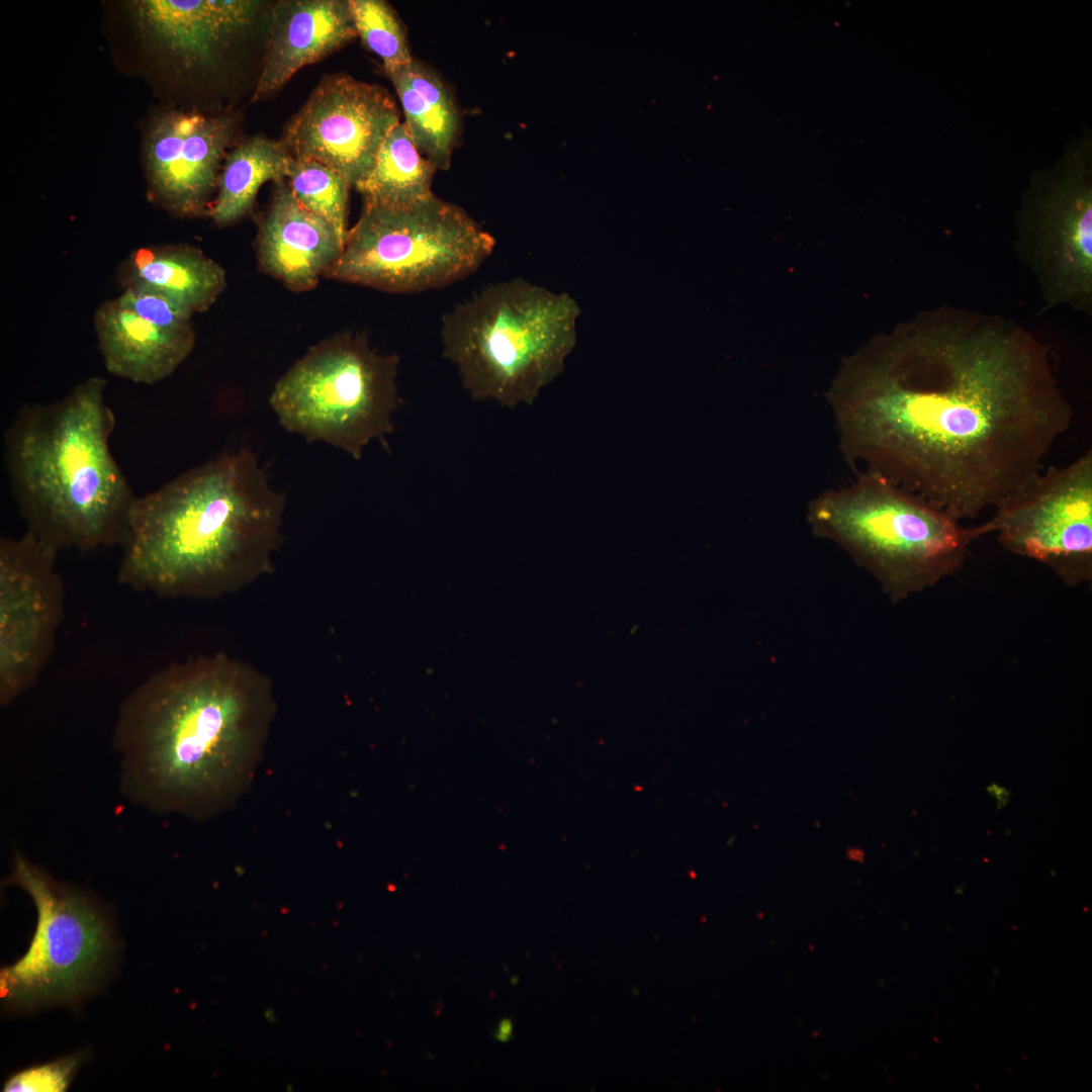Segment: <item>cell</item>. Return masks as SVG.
<instances>
[{"instance_id":"1","label":"cell","mask_w":1092,"mask_h":1092,"mask_svg":"<svg viewBox=\"0 0 1092 1092\" xmlns=\"http://www.w3.org/2000/svg\"><path fill=\"white\" fill-rule=\"evenodd\" d=\"M838 446L959 521L1043 467L1073 408L1050 347L998 315L940 306L843 358L827 393Z\"/></svg>"},{"instance_id":"2","label":"cell","mask_w":1092,"mask_h":1092,"mask_svg":"<svg viewBox=\"0 0 1092 1092\" xmlns=\"http://www.w3.org/2000/svg\"><path fill=\"white\" fill-rule=\"evenodd\" d=\"M264 677L224 654L166 666L122 703L121 788L157 813L207 815L247 777L271 715Z\"/></svg>"},{"instance_id":"3","label":"cell","mask_w":1092,"mask_h":1092,"mask_svg":"<svg viewBox=\"0 0 1092 1092\" xmlns=\"http://www.w3.org/2000/svg\"><path fill=\"white\" fill-rule=\"evenodd\" d=\"M284 508L253 452L222 453L136 495L117 582L166 598L237 590L271 569Z\"/></svg>"},{"instance_id":"4","label":"cell","mask_w":1092,"mask_h":1092,"mask_svg":"<svg viewBox=\"0 0 1092 1092\" xmlns=\"http://www.w3.org/2000/svg\"><path fill=\"white\" fill-rule=\"evenodd\" d=\"M93 376L52 403L23 405L4 433V464L26 530L60 551L120 545L136 497L110 449L116 418Z\"/></svg>"},{"instance_id":"5","label":"cell","mask_w":1092,"mask_h":1092,"mask_svg":"<svg viewBox=\"0 0 1092 1092\" xmlns=\"http://www.w3.org/2000/svg\"><path fill=\"white\" fill-rule=\"evenodd\" d=\"M580 315L566 292L516 278L443 314V355L475 400L532 404L564 369Z\"/></svg>"},{"instance_id":"6","label":"cell","mask_w":1092,"mask_h":1092,"mask_svg":"<svg viewBox=\"0 0 1092 1092\" xmlns=\"http://www.w3.org/2000/svg\"><path fill=\"white\" fill-rule=\"evenodd\" d=\"M812 533L869 571L897 603L959 570L991 521L966 527L945 511L872 472L809 500Z\"/></svg>"},{"instance_id":"7","label":"cell","mask_w":1092,"mask_h":1092,"mask_svg":"<svg viewBox=\"0 0 1092 1092\" xmlns=\"http://www.w3.org/2000/svg\"><path fill=\"white\" fill-rule=\"evenodd\" d=\"M494 238L434 193L402 207L364 204L327 278L391 293L445 287L474 272Z\"/></svg>"},{"instance_id":"8","label":"cell","mask_w":1092,"mask_h":1092,"mask_svg":"<svg viewBox=\"0 0 1092 1092\" xmlns=\"http://www.w3.org/2000/svg\"><path fill=\"white\" fill-rule=\"evenodd\" d=\"M398 357L359 337L338 336L308 350L276 382L269 403L280 425L360 459L393 431Z\"/></svg>"},{"instance_id":"9","label":"cell","mask_w":1092,"mask_h":1092,"mask_svg":"<svg viewBox=\"0 0 1092 1092\" xmlns=\"http://www.w3.org/2000/svg\"><path fill=\"white\" fill-rule=\"evenodd\" d=\"M4 884L29 895L37 920L24 956L1 970L2 1001L19 1010L77 1003L99 983L114 952L103 910L18 852Z\"/></svg>"},{"instance_id":"10","label":"cell","mask_w":1092,"mask_h":1092,"mask_svg":"<svg viewBox=\"0 0 1092 1092\" xmlns=\"http://www.w3.org/2000/svg\"><path fill=\"white\" fill-rule=\"evenodd\" d=\"M1018 249L1045 308L1092 307V144L1084 133L1050 169L1032 174L1017 215Z\"/></svg>"},{"instance_id":"11","label":"cell","mask_w":1092,"mask_h":1092,"mask_svg":"<svg viewBox=\"0 0 1092 1092\" xmlns=\"http://www.w3.org/2000/svg\"><path fill=\"white\" fill-rule=\"evenodd\" d=\"M995 509L993 533L1006 550L1044 564L1069 585L1091 580V449L1041 469Z\"/></svg>"},{"instance_id":"12","label":"cell","mask_w":1092,"mask_h":1092,"mask_svg":"<svg viewBox=\"0 0 1092 1092\" xmlns=\"http://www.w3.org/2000/svg\"><path fill=\"white\" fill-rule=\"evenodd\" d=\"M60 550L32 532L0 538V704L33 687L48 664L65 610Z\"/></svg>"},{"instance_id":"13","label":"cell","mask_w":1092,"mask_h":1092,"mask_svg":"<svg viewBox=\"0 0 1092 1092\" xmlns=\"http://www.w3.org/2000/svg\"><path fill=\"white\" fill-rule=\"evenodd\" d=\"M398 123L397 105L386 88L336 75L313 90L282 142L294 159L318 162L355 187Z\"/></svg>"},{"instance_id":"14","label":"cell","mask_w":1092,"mask_h":1092,"mask_svg":"<svg viewBox=\"0 0 1092 1092\" xmlns=\"http://www.w3.org/2000/svg\"><path fill=\"white\" fill-rule=\"evenodd\" d=\"M233 127L230 117L187 111L161 112L152 119L144 144L146 171L165 208L180 215L202 210Z\"/></svg>"},{"instance_id":"15","label":"cell","mask_w":1092,"mask_h":1092,"mask_svg":"<svg viewBox=\"0 0 1092 1092\" xmlns=\"http://www.w3.org/2000/svg\"><path fill=\"white\" fill-rule=\"evenodd\" d=\"M146 42L184 67L207 65L223 44L249 26L254 0H140L128 4Z\"/></svg>"},{"instance_id":"16","label":"cell","mask_w":1092,"mask_h":1092,"mask_svg":"<svg viewBox=\"0 0 1092 1092\" xmlns=\"http://www.w3.org/2000/svg\"><path fill=\"white\" fill-rule=\"evenodd\" d=\"M345 242L325 219L303 208L284 182L276 184L257 238L261 270L288 289H313L340 258Z\"/></svg>"},{"instance_id":"17","label":"cell","mask_w":1092,"mask_h":1092,"mask_svg":"<svg viewBox=\"0 0 1092 1092\" xmlns=\"http://www.w3.org/2000/svg\"><path fill=\"white\" fill-rule=\"evenodd\" d=\"M356 36L349 0L279 1L271 11L266 55L252 101L274 93L301 68Z\"/></svg>"},{"instance_id":"18","label":"cell","mask_w":1092,"mask_h":1092,"mask_svg":"<svg viewBox=\"0 0 1092 1092\" xmlns=\"http://www.w3.org/2000/svg\"><path fill=\"white\" fill-rule=\"evenodd\" d=\"M94 327L106 370L139 384L152 385L168 378L195 345L192 325L152 321L118 296L99 305Z\"/></svg>"},{"instance_id":"19","label":"cell","mask_w":1092,"mask_h":1092,"mask_svg":"<svg viewBox=\"0 0 1092 1092\" xmlns=\"http://www.w3.org/2000/svg\"><path fill=\"white\" fill-rule=\"evenodd\" d=\"M119 280L162 294L192 314L207 310L226 286L223 268L197 248L182 245L143 247L122 263Z\"/></svg>"},{"instance_id":"20","label":"cell","mask_w":1092,"mask_h":1092,"mask_svg":"<svg viewBox=\"0 0 1092 1092\" xmlns=\"http://www.w3.org/2000/svg\"><path fill=\"white\" fill-rule=\"evenodd\" d=\"M386 75L415 144L437 169H448L461 127L453 95L432 68L416 59Z\"/></svg>"},{"instance_id":"21","label":"cell","mask_w":1092,"mask_h":1092,"mask_svg":"<svg viewBox=\"0 0 1092 1092\" xmlns=\"http://www.w3.org/2000/svg\"><path fill=\"white\" fill-rule=\"evenodd\" d=\"M294 158L281 142L251 138L228 156L218 179V194L209 214L218 225L230 224L249 212L260 187L267 181L284 182Z\"/></svg>"},{"instance_id":"22","label":"cell","mask_w":1092,"mask_h":1092,"mask_svg":"<svg viewBox=\"0 0 1092 1092\" xmlns=\"http://www.w3.org/2000/svg\"><path fill=\"white\" fill-rule=\"evenodd\" d=\"M436 170L400 122L389 132L373 166L355 188L364 204L407 206L433 193L431 185Z\"/></svg>"},{"instance_id":"23","label":"cell","mask_w":1092,"mask_h":1092,"mask_svg":"<svg viewBox=\"0 0 1092 1092\" xmlns=\"http://www.w3.org/2000/svg\"><path fill=\"white\" fill-rule=\"evenodd\" d=\"M288 187L296 201L329 222L346 242L348 182L333 169L312 160L294 159Z\"/></svg>"},{"instance_id":"24","label":"cell","mask_w":1092,"mask_h":1092,"mask_svg":"<svg viewBox=\"0 0 1092 1092\" xmlns=\"http://www.w3.org/2000/svg\"><path fill=\"white\" fill-rule=\"evenodd\" d=\"M356 27L364 46L377 55L385 73L408 65L413 56L405 28L393 8L382 0H349Z\"/></svg>"},{"instance_id":"25","label":"cell","mask_w":1092,"mask_h":1092,"mask_svg":"<svg viewBox=\"0 0 1092 1092\" xmlns=\"http://www.w3.org/2000/svg\"><path fill=\"white\" fill-rule=\"evenodd\" d=\"M85 1058L86 1054L80 1052L19 1071L5 1082L3 1091H66Z\"/></svg>"},{"instance_id":"26","label":"cell","mask_w":1092,"mask_h":1092,"mask_svg":"<svg viewBox=\"0 0 1092 1092\" xmlns=\"http://www.w3.org/2000/svg\"><path fill=\"white\" fill-rule=\"evenodd\" d=\"M513 1030H514V1025H513L512 1020L510 1018H504L503 1020L499 1021V1023H498V1025H497V1027H496V1029H495V1031L493 1033V1037L498 1041L507 1042V1041L511 1040V1038L513 1036Z\"/></svg>"}]
</instances>
